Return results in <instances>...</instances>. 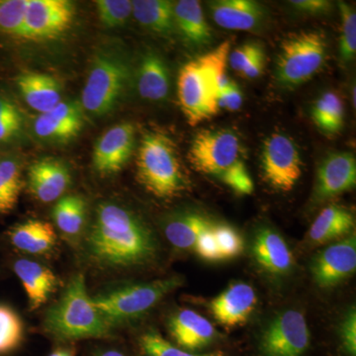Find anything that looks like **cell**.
Wrapping results in <instances>:
<instances>
[{"instance_id":"7","label":"cell","mask_w":356,"mask_h":356,"mask_svg":"<svg viewBox=\"0 0 356 356\" xmlns=\"http://www.w3.org/2000/svg\"><path fill=\"white\" fill-rule=\"evenodd\" d=\"M320 32H301L280 44L275 65V79L282 88H295L310 81L322 69L327 44Z\"/></svg>"},{"instance_id":"29","label":"cell","mask_w":356,"mask_h":356,"mask_svg":"<svg viewBox=\"0 0 356 356\" xmlns=\"http://www.w3.org/2000/svg\"><path fill=\"white\" fill-rule=\"evenodd\" d=\"M312 118L321 132L327 135H336L343 126V100L337 93L327 91L314 103Z\"/></svg>"},{"instance_id":"36","label":"cell","mask_w":356,"mask_h":356,"mask_svg":"<svg viewBox=\"0 0 356 356\" xmlns=\"http://www.w3.org/2000/svg\"><path fill=\"white\" fill-rule=\"evenodd\" d=\"M140 346L147 356H227L222 351L195 355L173 346L156 332H147L140 339Z\"/></svg>"},{"instance_id":"1","label":"cell","mask_w":356,"mask_h":356,"mask_svg":"<svg viewBox=\"0 0 356 356\" xmlns=\"http://www.w3.org/2000/svg\"><path fill=\"white\" fill-rule=\"evenodd\" d=\"M89 261L105 269L144 266L158 254V242L152 229L135 213L105 202L96 209L86 238Z\"/></svg>"},{"instance_id":"3","label":"cell","mask_w":356,"mask_h":356,"mask_svg":"<svg viewBox=\"0 0 356 356\" xmlns=\"http://www.w3.org/2000/svg\"><path fill=\"white\" fill-rule=\"evenodd\" d=\"M44 327L60 341H76L106 339L111 336L113 325L96 309L83 274L77 273L70 278L57 303L47 311Z\"/></svg>"},{"instance_id":"25","label":"cell","mask_w":356,"mask_h":356,"mask_svg":"<svg viewBox=\"0 0 356 356\" xmlns=\"http://www.w3.org/2000/svg\"><path fill=\"white\" fill-rule=\"evenodd\" d=\"M353 213L339 205H330L321 211L309 229L312 245H323L348 235L355 229Z\"/></svg>"},{"instance_id":"45","label":"cell","mask_w":356,"mask_h":356,"mask_svg":"<svg viewBox=\"0 0 356 356\" xmlns=\"http://www.w3.org/2000/svg\"><path fill=\"white\" fill-rule=\"evenodd\" d=\"M97 356H125L123 355V353H120V351L118 350H106L103 351V353H100V355H98Z\"/></svg>"},{"instance_id":"30","label":"cell","mask_w":356,"mask_h":356,"mask_svg":"<svg viewBox=\"0 0 356 356\" xmlns=\"http://www.w3.org/2000/svg\"><path fill=\"white\" fill-rule=\"evenodd\" d=\"M86 201L79 195L60 199L53 209V218L58 229L67 236L81 233L86 222Z\"/></svg>"},{"instance_id":"20","label":"cell","mask_w":356,"mask_h":356,"mask_svg":"<svg viewBox=\"0 0 356 356\" xmlns=\"http://www.w3.org/2000/svg\"><path fill=\"white\" fill-rule=\"evenodd\" d=\"M16 86L23 99L40 114L62 102V88L55 77L42 72H26L16 77Z\"/></svg>"},{"instance_id":"11","label":"cell","mask_w":356,"mask_h":356,"mask_svg":"<svg viewBox=\"0 0 356 356\" xmlns=\"http://www.w3.org/2000/svg\"><path fill=\"white\" fill-rule=\"evenodd\" d=\"M74 6L67 0H28L22 39L57 38L72 26Z\"/></svg>"},{"instance_id":"31","label":"cell","mask_w":356,"mask_h":356,"mask_svg":"<svg viewBox=\"0 0 356 356\" xmlns=\"http://www.w3.org/2000/svg\"><path fill=\"white\" fill-rule=\"evenodd\" d=\"M22 187V172L18 161L10 156L0 158V215L15 207Z\"/></svg>"},{"instance_id":"33","label":"cell","mask_w":356,"mask_h":356,"mask_svg":"<svg viewBox=\"0 0 356 356\" xmlns=\"http://www.w3.org/2000/svg\"><path fill=\"white\" fill-rule=\"evenodd\" d=\"M28 0H0V34L22 39Z\"/></svg>"},{"instance_id":"47","label":"cell","mask_w":356,"mask_h":356,"mask_svg":"<svg viewBox=\"0 0 356 356\" xmlns=\"http://www.w3.org/2000/svg\"><path fill=\"white\" fill-rule=\"evenodd\" d=\"M64 356H74V355H72V353H70V351L65 350Z\"/></svg>"},{"instance_id":"46","label":"cell","mask_w":356,"mask_h":356,"mask_svg":"<svg viewBox=\"0 0 356 356\" xmlns=\"http://www.w3.org/2000/svg\"><path fill=\"white\" fill-rule=\"evenodd\" d=\"M65 350H57L51 353L49 356H64Z\"/></svg>"},{"instance_id":"28","label":"cell","mask_w":356,"mask_h":356,"mask_svg":"<svg viewBox=\"0 0 356 356\" xmlns=\"http://www.w3.org/2000/svg\"><path fill=\"white\" fill-rule=\"evenodd\" d=\"M209 221L199 213H184L166 222L165 234L168 242L178 250H192L201 229Z\"/></svg>"},{"instance_id":"10","label":"cell","mask_w":356,"mask_h":356,"mask_svg":"<svg viewBox=\"0 0 356 356\" xmlns=\"http://www.w3.org/2000/svg\"><path fill=\"white\" fill-rule=\"evenodd\" d=\"M310 344V331L301 312L287 310L276 316L264 332V356H301Z\"/></svg>"},{"instance_id":"24","label":"cell","mask_w":356,"mask_h":356,"mask_svg":"<svg viewBox=\"0 0 356 356\" xmlns=\"http://www.w3.org/2000/svg\"><path fill=\"white\" fill-rule=\"evenodd\" d=\"M175 26L187 43L204 48L213 40L212 31L206 21L202 6L196 0H180L173 4Z\"/></svg>"},{"instance_id":"22","label":"cell","mask_w":356,"mask_h":356,"mask_svg":"<svg viewBox=\"0 0 356 356\" xmlns=\"http://www.w3.org/2000/svg\"><path fill=\"white\" fill-rule=\"evenodd\" d=\"M255 261L274 275H284L293 267V255L284 238L273 229L262 228L257 232L252 245Z\"/></svg>"},{"instance_id":"37","label":"cell","mask_w":356,"mask_h":356,"mask_svg":"<svg viewBox=\"0 0 356 356\" xmlns=\"http://www.w3.org/2000/svg\"><path fill=\"white\" fill-rule=\"evenodd\" d=\"M98 17L106 27H118L125 24L132 15V1L130 0H97L95 1Z\"/></svg>"},{"instance_id":"5","label":"cell","mask_w":356,"mask_h":356,"mask_svg":"<svg viewBox=\"0 0 356 356\" xmlns=\"http://www.w3.org/2000/svg\"><path fill=\"white\" fill-rule=\"evenodd\" d=\"M132 77V65L121 51H98L84 83L83 109L97 117L114 111L127 95Z\"/></svg>"},{"instance_id":"16","label":"cell","mask_w":356,"mask_h":356,"mask_svg":"<svg viewBox=\"0 0 356 356\" xmlns=\"http://www.w3.org/2000/svg\"><path fill=\"white\" fill-rule=\"evenodd\" d=\"M83 124L81 105L76 102H62L50 111L37 117L34 132L42 140L67 142L81 133Z\"/></svg>"},{"instance_id":"21","label":"cell","mask_w":356,"mask_h":356,"mask_svg":"<svg viewBox=\"0 0 356 356\" xmlns=\"http://www.w3.org/2000/svg\"><path fill=\"white\" fill-rule=\"evenodd\" d=\"M13 269L24 287L31 310L46 304L60 284L56 274L37 261L19 259L14 264Z\"/></svg>"},{"instance_id":"8","label":"cell","mask_w":356,"mask_h":356,"mask_svg":"<svg viewBox=\"0 0 356 356\" xmlns=\"http://www.w3.org/2000/svg\"><path fill=\"white\" fill-rule=\"evenodd\" d=\"M240 138L229 129L202 130L194 136L188 159L197 172L222 181L243 163Z\"/></svg>"},{"instance_id":"42","label":"cell","mask_w":356,"mask_h":356,"mask_svg":"<svg viewBox=\"0 0 356 356\" xmlns=\"http://www.w3.org/2000/svg\"><path fill=\"white\" fill-rule=\"evenodd\" d=\"M243 96L238 84L232 81L228 88L222 91L218 99L219 109H227L229 111H238L242 107Z\"/></svg>"},{"instance_id":"39","label":"cell","mask_w":356,"mask_h":356,"mask_svg":"<svg viewBox=\"0 0 356 356\" xmlns=\"http://www.w3.org/2000/svg\"><path fill=\"white\" fill-rule=\"evenodd\" d=\"M214 224L208 221L201 229L196 240L194 250L197 252L201 259L208 261H221L219 248H218L216 238L214 235Z\"/></svg>"},{"instance_id":"15","label":"cell","mask_w":356,"mask_h":356,"mask_svg":"<svg viewBox=\"0 0 356 356\" xmlns=\"http://www.w3.org/2000/svg\"><path fill=\"white\" fill-rule=\"evenodd\" d=\"M254 288L243 282L233 283L210 302L213 317L219 324L233 327L247 322L257 306Z\"/></svg>"},{"instance_id":"40","label":"cell","mask_w":356,"mask_h":356,"mask_svg":"<svg viewBox=\"0 0 356 356\" xmlns=\"http://www.w3.org/2000/svg\"><path fill=\"white\" fill-rule=\"evenodd\" d=\"M264 51L262 44L257 42H248L241 44L233 51H229L228 58L229 67L240 76L241 72L250 64V62Z\"/></svg>"},{"instance_id":"34","label":"cell","mask_w":356,"mask_h":356,"mask_svg":"<svg viewBox=\"0 0 356 356\" xmlns=\"http://www.w3.org/2000/svg\"><path fill=\"white\" fill-rule=\"evenodd\" d=\"M341 29L339 39V56L344 64L353 62L356 54V13L346 2H339Z\"/></svg>"},{"instance_id":"35","label":"cell","mask_w":356,"mask_h":356,"mask_svg":"<svg viewBox=\"0 0 356 356\" xmlns=\"http://www.w3.org/2000/svg\"><path fill=\"white\" fill-rule=\"evenodd\" d=\"M23 116L16 103L0 93V144L10 142L22 131Z\"/></svg>"},{"instance_id":"38","label":"cell","mask_w":356,"mask_h":356,"mask_svg":"<svg viewBox=\"0 0 356 356\" xmlns=\"http://www.w3.org/2000/svg\"><path fill=\"white\" fill-rule=\"evenodd\" d=\"M213 229L221 259H235L242 254L243 240L234 227L228 224H216Z\"/></svg>"},{"instance_id":"14","label":"cell","mask_w":356,"mask_h":356,"mask_svg":"<svg viewBox=\"0 0 356 356\" xmlns=\"http://www.w3.org/2000/svg\"><path fill=\"white\" fill-rule=\"evenodd\" d=\"M356 184V159L348 152L330 154L318 168L314 199L329 200L350 191Z\"/></svg>"},{"instance_id":"32","label":"cell","mask_w":356,"mask_h":356,"mask_svg":"<svg viewBox=\"0 0 356 356\" xmlns=\"http://www.w3.org/2000/svg\"><path fill=\"white\" fill-rule=\"evenodd\" d=\"M23 323L10 307L0 305V355L10 353L23 339Z\"/></svg>"},{"instance_id":"23","label":"cell","mask_w":356,"mask_h":356,"mask_svg":"<svg viewBox=\"0 0 356 356\" xmlns=\"http://www.w3.org/2000/svg\"><path fill=\"white\" fill-rule=\"evenodd\" d=\"M137 86L140 97L151 102H163L170 95V77L168 65L154 51H149L140 58Z\"/></svg>"},{"instance_id":"43","label":"cell","mask_w":356,"mask_h":356,"mask_svg":"<svg viewBox=\"0 0 356 356\" xmlns=\"http://www.w3.org/2000/svg\"><path fill=\"white\" fill-rule=\"evenodd\" d=\"M289 3L299 13L310 15L327 13L332 7L331 2L327 0H292Z\"/></svg>"},{"instance_id":"17","label":"cell","mask_w":356,"mask_h":356,"mask_svg":"<svg viewBox=\"0 0 356 356\" xmlns=\"http://www.w3.org/2000/svg\"><path fill=\"white\" fill-rule=\"evenodd\" d=\"M70 180L69 168L57 159H39L28 170L30 191L43 203L53 202L60 198L69 188Z\"/></svg>"},{"instance_id":"9","label":"cell","mask_w":356,"mask_h":356,"mask_svg":"<svg viewBox=\"0 0 356 356\" xmlns=\"http://www.w3.org/2000/svg\"><path fill=\"white\" fill-rule=\"evenodd\" d=\"M262 175L276 191H290L301 177L302 159L289 137L275 133L264 140L261 149Z\"/></svg>"},{"instance_id":"19","label":"cell","mask_w":356,"mask_h":356,"mask_svg":"<svg viewBox=\"0 0 356 356\" xmlns=\"http://www.w3.org/2000/svg\"><path fill=\"white\" fill-rule=\"evenodd\" d=\"M168 330L178 348L187 351L201 350L218 336L209 320L189 309L175 312L168 321Z\"/></svg>"},{"instance_id":"18","label":"cell","mask_w":356,"mask_h":356,"mask_svg":"<svg viewBox=\"0 0 356 356\" xmlns=\"http://www.w3.org/2000/svg\"><path fill=\"white\" fill-rule=\"evenodd\" d=\"M208 7L213 20L224 29L254 31L266 23V8L252 0H216Z\"/></svg>"},{"instance_id":"26","label":"cell","mask_w":356,"mask_h":356,"mask_svg":"<svg viewBox=\"0 0 356 356\" xmlns=\"http://www.w3.org/2000/svg\"><path fill=\"white\" fill-rule=\"evenodd\" d=\"M11 243L30 254H46L55 248L57 235L48 222L29 220L17 225L9 232Z\"/></svg>"},{"instance_id":"13","label":"cell","mask_w":356,"mask_h":356,"mask_svg":"<svg viewBox=\"0 0 356 356\" xmlns=\"http://www.w3.org/2000/svg\"><path fill=\"white\" fill-rule=\"evenodd\" d=\"M356 269V238L350 236L323 250L314 259L311 271L318 286L327 288L350 277Z\"/></svg>"},{"instance_id":"6","label":"cell","mask_w":356,"mask_h":356,"mask_svg":"<svg viewBox=\"0 0 356 356\" xmlns=\"http://www.w3.org/2000/svg\"><path fill=\"white\" fill-rule=\"evenodd\" d=\"M184 282V278L180 276H170L116 288L91 298L103 317L114 325L144 315Z\"/></svg>"},{"instance_id":"44","label":"cell","mask_w":356,"mask_h":356,"mask_svg":"<svg viewBox=\"0 0 356 356\" xmlns=\"http://www.w3.org/2000/svg\"><path fill=\"white\" fill-rule=\"evenodd\" d=\"M266 65V51H261L257 56L250 64L240 74V76L247 79H254L261 76Z\"/></svg>"},{"instance_id":"4","label":"cell","mask_w":356,"mask_h":356,"mask_svg":"<svg viewBox=\"0 0 356 356\" xmlns=\"http://www.w3.org/2000/svg\"><path fill=\"white\" fill-rule=\"evenodd\" d=\"M137 177L149 193L159 198L181 195L191 187L177 146L161 133L146 134L140 140L137 159Z\"/></svg>"},{"instance_id":"2","label":"cell","mask_w":356,"mask_h":356,"mask_svg":"<svg viewBox=\"0 0 356 356\" xmlns=\"http://www.w3.org/2000/svg\"><path fill=\"white\" fill-rule=\"evenodd\" d=\"M231 41H225L203 56L189 60L178 74L177 92L180 107L191 126H197L220 111L218 99L231 79L227 65Z\"/></svg>"},{"instance_id":"41","label":"cell","mask_w":356,"mask_h":356,"mask_svg":"<svg viewBox=\"0 0 356 356\" xmlns=\"http://www.w3.org/2000/svg\"><path fill=\"white\" fill-rule=\"evenodd\" d=\"M341 343L346 353L356 355V312L353 308L344 317L341 325Z\"/></svg>"},{"instance_id":"27","label":"cell","mask_w":356,"mask_h":356,"mask_svg":"<svg viewBox=\"0 0 356 356\" xmlns=\"http://www.w3.org/2000/svg\"><path fill=\"white\" fill-rule=\"evenodd\" d=\"M132 15L140 25L156 34H172L175 29L173 4L166 0H135Z\"/></svg>"},{"instance_id":"12","label":"cell","mask_w":356,"mask_h":356,"mask_svg":"<svg viewBox=\"0 0 356 356\" xmlns=\"http://www.w3.org/2000/svg\"><path fill=\"white\" fill-rule=\"evenodd\" d=\"M136 129L132 123H121L110 128L96 142L92 163L95 172L111 175L120 172L132 156Z\"/></svg>"}]
</instances>
